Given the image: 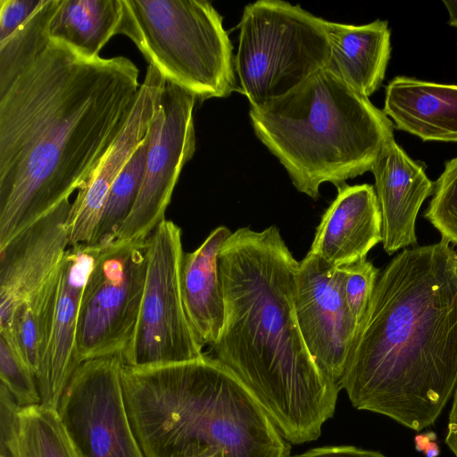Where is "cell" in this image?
<instances>
[{
	"instance_id": "obj_1",
	"label": "cell",
	"mask_w": 457,
	"mask_h": 457,
	"mask_svg": "<svg viewBox=\"0 0 457 457\" xmlns=\"http://www.w3.org/2000/svg\"><path fill=\"white\" fill-rule=\"evenodd\" d=\"M138 69L51 41L0 96V248L82 189L126 126Z\"/></svg>"
},
{
	"instance_id": "obj_2",
	"label": "cell",
	"mask_w": 457,
	"mask_h": 457,
	"mask_svg": "<svg viewBox=\"0 0 457 457\" xmlns=\"http://www.w3.org/2000/svg\"><path fill=\"white\" fill-rule=\"evenodd\" d=\"M457 252L403 249L379 273L338 384L354 408L415 431L457 388Z\"/></svg>"
},
{
	"instance_id": "obj_3",
	"label": "cell",
	"mask_w": 457,
	"mask_h": 457,
	"mask_svg": "<svg viewBox=\"0 0 457 457\" xmlns=\"http://www.w3.org/2000/svg\"><path fill=\"white\" fill-rule=\"evenodd\" d=\"M298 265L275 225L232 232L218 257L225 318L211 346L293 445L320 437L341 390L302 336L295 305Z\"/></svg>"
},
{
	"instance_id": "obj_4",
	"label": "cell",
	"mask_w": 457,
	"mask_h": 457,
	"mask_svg": "<svg viewBox=\"0 0 457 457\" xmlns=\"http://www.w3.org/2000/svg\"><path fill=\"white\" fill-rule=\"evenodd\" d=\"M122 386L145 457H290V443L216 357L147 368L123 364Z\"/></svg>"
},
{
	"instance_id": "obj_5",
	"label": "cell",
	"mask_w": 457,
	"mask_h": 457,
	"mask_svg": "<svg viewBox=\"0 0 457 457\" xmlns=\"http://www.w3.org/2000/svg\"><path fill=\"white\" fill-rule=\"evenodd\" d=\"M249 115L295 187L312 199L325 182L338 187L371 171L382 147L395 139L384 112L326 68Z\"/></svg>"
},
{
	"instance_id": "obj_6",
	"label": "cell",
	"mask_w": 457,
	"mask_h": 457,
	"mask_svg": "<svg viewBox=\"0 0 457 457\" xmlns=\"http://www.w3.org/2000/svg\"><path fill=\"white\" fill-rule=\"evenodd\" d=\"M118 34L129 37L167 82L197 100L236 90L233 46L208 1L122 0Z\"/></svg>"
},
{
	"instance_id": "obj_7",
	"label": "cell",
	"mask_w": 457,
	"mask_h": 457,
	"mask_svg": "<svg viewBox=\"0 0 457 457\" xmlns=\"http://www.w3.org/2000/svg\"><path fill=\"white\" fill-rule=\"evenodd\" d=\"M326 21L281 0H259L245 7L234 65L251 109L286 96L327 67Z\"/></svg>"
},
{
	"instance_id": "obj_8",
	"label": "cell",
	"mask_w": 457,
	"mask_h": 457,
	"mask_svg": "<svg viewBox=\"0 0 457 457\" xmlns=\"http://www.w3.org/2000/svg\"><path fill=\"white\" fill-rule=\"evenodd\" d=\"M181 228L164 220L148 237L145 283L133 337L121 354L125 365L147 368L202 358L180 287Z\"/></svg>"
},
{
	"instance_id": "obj_9",
	"label": "cell",
	"mask_w": 457,
	"mask_h": 457,
	"mask_svg": "<svg viewBox=\"0 0 457 457\" xmlns=\"http://www.w3.org/2000/svg\"><path fill=\"white\" fill-rule=\"evenodd\" d=\"M148 239L105 245L85 285L77 322L76 352L85 361L122 354L138 319Z\"/></svg>"
},
{
	"instance_id": "obj_10",
	"label": "cell",
	"mask_w": 457,
	"mask_h": 457,
	"mask_svg": "<svg viewBox=\"0 0 457 457\" xmlns=\"http://www.w3.org/2000/svg\"><path fill=\"white\" fill-rule=\"evenodd\" d=\"M120 354L87 360L73 372L57 412L84 457H145L132 429Z\"/></svg>"
},
{
	"instance_id": "obj_11",
	"label": "cell",
	"mask_w": 457,
	"mask_h": 457,
	"mask_svg": "<svg viewBox=\"0 0 457 457\" xmlns=\"http://www.w3.org/2000/svg\"><path fill=\"white\" fill-rule=\"evenodd\" d=\"M196 100L189 91L166 81L148 128L141 189L114 241L147 240L165 220L181 170L195 150L193 112Z\"/></svg>"
},
{
	"instance_id": "obj_12",
	"label": "cell",
	"mask_w": 457,
	"mask_h": 457,
	"mask_svg": "<svg viewBox=\"0 0 457 457\" xmlns=\"http://www.w3.org/2000/svg\"><path fill=\"white\" fill-rule=\"evenodd\" d=\"M344 272L308 252L299 262L295 305L299 328L315 362L337 385L357 325L343 290Z\"/></svg>"
},
{
	"instance_id": "obj_13",
	"label": "cell",
	"mask_w": 457,
	"mask_h": 457,
	"mask_svg": "<svg viewBox=\"0 0 457 457\" xmlns=\"http://www.w3.org/2000/svg\"><path fill=\"white\" fill-rule=\"evenodd\" d=\"M63 201L0 248V333L10 326L14 310L57 271L69 247Z\"/></svg>"
},
{
	"instance_id": "obj_14",
	"label": "cell",
	"mask_w": 457,
	"mask_h": 457,
	"mask_svg": "<svg viewBox=\"0 0 457 457\" xmlns=\"http://www.w3.org/2000/svg\"><path fill=\"white\" fill-rule=\"evenodd\" d=\"M100 245L69 246L60 266V284L52 333L36 375L43 407L57 410L63 392L79 365L76 332L82 293Z\"/></svg>"
},
{
	"instance_id": "obj_15",
	"label": "cell",
	"mask_w": 457,
	"mask_h": 457,
	"mask_svg": "<svg viewBox=\"0 0 457 457\" xmlns=\"http://www.w3.org/2000/svg\"><path fill=\"white\" fill-rule=\"evenodd\" d=\"M162 73L148 64L131 115L91 179L71 203L69 246L92 245L110 190L130 156L144 141L165 87Z\"/></svg>"
},
{
	"instance_id": "obj_16",
	"label": "cell",
	"mask_w": 457,
	"mask_h": 457,
	"mask_svg": "<svg viewBox=\"0 0 457 457\" xmlns=\"http://www.w3.org/2000/svg\"><path fill=\"white\" fill-rule=\"evenodd\" d=\"M371 172L382 220V245L391 255L417 244L416 219L434 191L422 164L413 161L395 139L379 152Z\"/></svg>"
},
{
	"instance_id": "obj_17",
	"label": "cell",
	"mask_w": 457,
	"mask_h": 457,
	"mask_svg": "<svg viewBox=\"0 0 457 457\" xmlns=\"http://www.w3.org/2000/svg\"><path fill=\"white\" fill-rule=\"evenodd\" d=\"M380 242L382 220L375 187L343 184L322 215L309 252L341 268L367 259Z\"/></svg>"
},
{
	"instance_id": "obj_18",
	"label": "cell",
	"mask_w": 457,
	"mask_h": 457,
	"mask_svg": "<svg viewBox=\"0 0 457 457\" xmlns=\"http://www.w3.org/2000/svg\"><path fill=\"white\" fill-rule=\"evenodd\" d=\"M382 111L397 129L422 141L457 142V85L396 76Z\"/></svg>"
},
{
	"instance_id": "obj_19",
	"label": "cell",
	"mask_w": 457,
	"mask_h": 457,
	"mask_svg": "<svg viewBox=\"0 0 457 457\" xmlns=\"http://www.w3.org/2000/svg\"><path fill=\"white\" fill-rule=\"evenodd\" d=\"M231 233L225 226L214 228L197 249L184 253L182 258V299L189 322L203 346H212L223 327L225 303L218 257Z\"/></svg>"
},
{
	"instance_id": "obj_20",
	"label": "cell",
	"mask_w": 457,
	"mask_h": 457,
	"mask_svg": "<svg viewBox=\"0 0 457 457\" xmlns=\"http://www.w3.org/2000/svg\"><path fill=\"white\" fill-rule=\"evenodd\" d=\"M330 46L329 70L362 96L380 87L390 58V29L386 21L365 25L326 21Z\"/></svg>"
},
{
	"instance_id": "obj_21",
	"label": "cell",
	"mask_w": 457,
	"mask_h": 457,
	"mask_svg": "<svg viewBox=\"0 0 457 457\" xmlns=\"http://www.w3.org/2000/svg\"><path fill=\"white\" fill-rule=\"evenodd\" d=\"M121 15L122 0H61L50 24V37L92 61L118 34Z\"/></svg>"
},
{
	"instance_id": "obj_22",
	"label": "cell",
	"mask_w": 457,
	"mask_h": 457,
	"mask_svg": "<svg viewBox=\"0 0 457 457\" xmlns=\"http://www.w3.org/2000/svg\"><path fill=\"white\" fill-rule=\"evenodd\" d=\"M59 284L60 267L46 283L14 310L8 330L0 333L35 377L50 340Z\"/></svg>"
},
{
	"instance_id": "obj_23",
	"label": "cell",
	"mask_w": 457,
	"mask_h": 457,
	"mask_svg": "<svg viewBox=\"0 0 457 457\" xmlns=\"http://www.w3.org/2000/svg\"><path fill=\"white\" fill-rule=\"evenodd\" d=\"M61 0H41L36 11L0 40V96L47 48L50 24Z\"/></svg>"
},
{
	"instance_id": "obj_24",
	"label": "cell",
	"mask_w": 457,
	"mask_h": 457,
	"mask_svg": "<svg viewBox=\"0 0 457 457\" xmlns=\"http://www.w3.org/2000/svg\"><path fill=\"white\" fill-rule=\"evenodd\" d=\"M148 145L147 132L110 190L92 245L112 243L132 211L144 179Z\"/></svg>"
},
{
	"instance_id": "obj_25",
	"label": "cell",
	"mask_w": 457,
	"mask_h": 457,
	"mask_svg": "<svg viewBox=\"0 0 457 457\" xmlns=\"http://www.w3.org/2000/svg\"><path fill=\"white\" fill-rule=\"evenodd\" d=\"M20 423L37 457H84L67 432L57 410L42 405L21 408Z\"/></svg>"
},
{
	"instance_id": "obj_26",
	"label": "cell",
	"mask_w": 457,
	"mask_h": 457,
	"mask_svg": "<svg viewBox=\"0 0 457 457\" xmlns=\"http://www.w3.org/2000/svg\"><path fill=\"white\" fill-rule=\"evenodd\" d=\"M424 217L440 233L441 239L457 245V157L445 162L434 183L432 198Z\"/></svg>"
},
{
	"instance_id": "obj_27",
	"label": "cell",
	"mask_w": 457,
	"mask_h": 457,
	"mask_svg": "<svg viewBox=\"0 0 457 457\" xmlns=\"http://www.w3.org/2000/svg\"><path fill=\"white\" fill-rule=\"evenodd\" d=\"M0 378L21 408L40 405L34 373L11 345L0 337Z\"/></svg>"
},
{
	"instance_id": "obj_28",
	"label": "cell",
	"mask_w": 457,
	"mask_h": 457,
	"mask_svg": "<svg viewBox=\"0 0 457 457\" xmlns=\"http://www.w3.org/2000/svg\"><path fill=\"white\" fill-rule=\"evenodd\" d=\"M347 307L359 328L371 300L379 270L367 259L341 267ZM358 329V328H357Z\"/></svg>"
},
{
	"instance_id": "obj_29",
	"label": "cell",
	"mask_w": 457,
	"mask_h": 457,
	"mask_svg": "<svg viewBox=\"0 0 457 457\" xmlns=\"http://www.w3.org/2000/svg\"><path fill=\"white\" fill-rule=\"evenodd\" d=\"M11 393L0 385V450L7 457H17L20 441V411Z\"/></svg>"
},
{
	"instance_id": "obj_30",
	"label": "cell",
	"mask_w": 457,
	"mask_h": 457,
	"mask_svg": "<svg viewBox=\"0 0 457 457\" xmlns=\"http://www.w3.org/2000/svg\"><path fill=\"white\" fill-rule=\"evenodd\" d=\"M41 0H0V40L9 37L38 7Z\"/></svg>"
},
{
	"instance_id": "obj_31",
	"label": "cell",
	"mask_w": 457,
	"mask_h": 457,
	"mask_svg": "<svg viewBox=\"0 0 457 457\" xmlns=\"http://www.w3.org/2000/svg\"><path fill=\"white\" fill-rule=\"evenodd\" d=\"M292 457H386L378 451L365 450L353 445L323 446L311 449Z\"/></svg>"
},
{
	"instance_id": "obj_32",
	"label": "cell",
	"mask_w": 457,
	"mask_h": 457,
	"mask_svg": "<svg viewBox=\"0 0 457 457\" xmlns=\"http://www.w3.org/2000/svg\"><path fill=\"white\" fill-rule=\"evenodd\" d=\"M452 408L447 424L445 444L457 457V388L453 394Z\"/></svg>"
},
{
	"instance_id": "obj_33",
	"label": "cell",
	"mask_w": 457,
	"mask_h": 457,
	"mask_svg": "<svg viewBox=\"0 0 457 457\" xmlns=\"http://www.w3.org/2000/svg\"><path fill=\"white\" fill-rule=\"evenodd\" d=\"M17 457H37L33 445L31 444L29 437L26 436V434L21 430V425H20V441H19V448H18Z\"/></svg>"
},
{
	"instance_id": "obj_34",
	"label": "cell",
	"mask_w": 457,
	"mask_h": 457,
	"mask_svg": "<svg viewBox=\"0 0 457 457\" xmlns=\"http://www.w3.org/2000/svg\"><path fill=\"white\" fill-rule=\"evenodd\" d=\"M436 440V435L432 431L418 434L414 438L415 449L422 453L430 443Z\"/></svg>"
},
{
	"instance_id": "obj_35",
	"label": "cell",
	"mask_w": 457,
	"mask_h": 457,
	"mask_svg": "<svg viewBox=\"0 0 457 457\" xmlns=\"http://www.w3.org/2000/svg\"><path fill=\"white\" fill-rule=\"evenodd\" d=\"M443 4L449 14V24L457 28V1L444 0Z\"/></svg>"
},
{
	"instance_id": "obj_36",
	"label": "cell",
	"mask_w": 457,
	"mask_h": 457,
	"mask_svg": "<svg viewBox=\"0 0 457 457\" xmlns=\"http://www.w3.org/2000/svg\"><path fill=\"white\" fill-rule=\"evenodd\" d=\"M422 453L426 457H437L440 453V448L436 441H434L430 443Z\"/></svg>"
},
{
	"instance_id": "obj_37",
	"label": "cell",
	"mask_w": 457,
	"mask_h": 457,
	"mask_svg": "<svg viewBox=\"0 0 457 457\" xmlns=\"http://www.w3.org/2000/svg\"><path fill=\"white\" fill-rule=\"evenodd\" d=\"M0 457H7V456L0 454Z\"/></svg>"
},
{
	"instance_id": "obj_38",
	"label": "cell",
	"mask_w": 457,
	"mask_h": 457,
	"mask_svg": "<svg viewBox=\"0 0 457 457\" xmlns=\"http://www.w3.org/2000/svg\"><path fill=\"white\" fill-rule=\"evenodd\" d=\"M456 270H457V256H456Z\"/></svg>"
}]
</instances>
